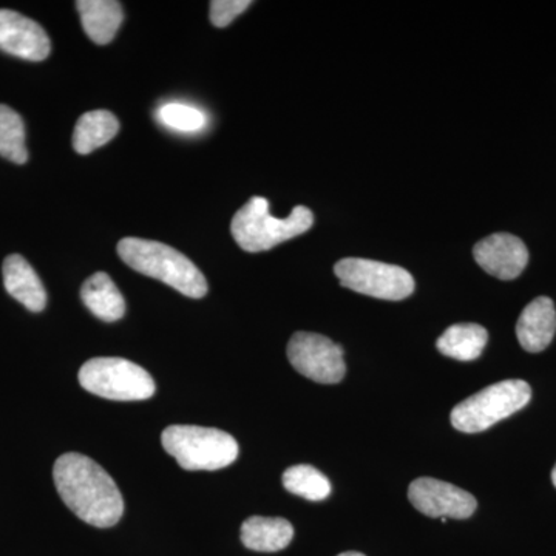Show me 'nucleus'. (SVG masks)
<instances>
[{"label":"nucleus","instance_id":"obj_1","mask_svg":"<svg viewBox=\"0 0 556 556\" xmlns=\"http://www.w3.org/2000/svg\"><path fill=\"white\" fill-rule=\"evenodd\" d=\"M54 484L65 506L87 525L108 529L124 514L118 485L108 471L80 453H65L54 463Z\"/></svg>","mask_w":556,"mask_h":556},{"label":"nucleus","instance_id":"obj_2","mask_svg":"<svg viewBox=\"0 0 556 556\" xmlns=\"http://www.w3.org/2000/svg\"><path fill=\"white\" fill-rule=\"evenodd\" d=\"M121 260L131 269L163 281L190 299L207 294V281L192 260L160 241L124 239L118 243Z\"/></svg>","mask_w":556,"mask_h":556},{"label":"nucleus","instance_id":"obj_3","mask_svg":"<svg viewBox=\"0 0 556 556\" xmlns=\"http://www.w3.org/2000/svg\"><path fill=\"white\" fill-rule=\"evenodd\" d=\"M314 225V215L308 207L295 206L285 218L274 217L269 212V201L263 197H252L233 215L230 232L237 244L247 252H265L277 244L308 232Z\"/></svg>","mask_w":556,"mask_h":556},{"label":"nucleus","instance_id":"obj_4","mask_svg":"<svg viewBox=\"0 0 556 556\" xmlns=\"http://www.w3.org/2000/svg\"><path fill=\"white\" fill-rule=\"evenodd\" d=\"M161 444L185 470H219L239 457L236 439L218 428L170 426L161 434Z\"/></svg>","mask_w":556,"mask_h":556},{"label":"nucleus","instance_id":"obj_5","mask_svg":"<svg viewBox=\"0 0 556 556\" xmlns=\"http://www.w3.org/2000/svg\"><path fill=\"white\" fill-rule=\"evenodd\" d=\"M530 399L532 388L525 380H503L457 404L450 419L457 431L481 433L525 408Z\"/></svg>","mask_w":556,"mask_h":556},{"label":"nucleus","instance_id":"obj_6","mask_svg":"<svg viewBox=\"0 0 556 556\" xmlns=\"http://www.w3.org/2000/svg\"><path fill=\"white\" fill-rule=\"evenodd\" d=\"M84 390L110 401H146L155 393V382L144 368L119 357H97L79 369Z\"/></svg>","mask_w":556,"mask_h":556},{"label":"nucleus","instance_id":"obj_7","mask_svg":"<svg viewBox=\"0 0 556 556\" xmlns=\"http://www.w3.org/2000/svg\"><path fill=\"white\" fill-rule=\"evenodd\" d=\"M340 285L369 298L399 302L415 291V278L401 266L367 258H343L336 263Z\"/></svg>","mask_w":556,"mask_h":556},{"label":"nucleus","instance_id":"obj_8","mask_svg":"<svg viewBox=\"0 0 556 556\" xmlns=\"http://www.w3.org/2000/svg\"><path fill=\"white\" fill-rule=\"evenodd\" d=\"M288 358L295 371L314 382L331 386L345 378L343 348L325 336L295 332L288 343Z\"/></svg>","mask_w":556,"mask_h":556},{"label":"nucleus","instance_id":"obj_9","mask_svg":"<svg viewBox=\"0 0 556 556\" xmlns=\"http://www.w3.org/2000/svg\"><path fill=\"white\" fill-rule=\"evenodd\" d=\"M408 500L430 518L467 519L477 510V497L459 486L434 478H417L409 484Z\"/></svg>","mask_w":556,"mask_h":556},{"label":"nucleus","instance_id":"obj_10","mask_svg":"<svg viewBox=\"0 0 556 556\" xmlns=\"http://www.w3.org/2000/svg\"><path fill=\"white\" fill-rule=\"evenodd\" d=\"M473 257L490 276L500 280H515L529 263V251L525 241L518 237L500 232L478 241L473 248Z\"/></svg>","mask_w":556,"mask_h":556},{"label":"nucleus","instance_id":"obj_11","mask_svg":"<svg viewBox=\"0 0 556 556\" xmlns=\"http://www.w3.org/2000/svg\"><path fill=\"white\" fill-rule=\"evenodd\" d=\"M0 50L21 60L39 62L49 58L51 43L38 22L16 11L0 10Z\"/></svg>","mask_w":556,"mask_h":556},{"label":"nucleus","instance_id":"obj_12","mask_svg":"<svg viewBox=\"0 0 556 556\" xmlns=\"http://www.w3.org/2000/svg\"><path fill=\"white\" fill-rule=\"evenodd\" d=\"M556 332V311L548 298H538L522 311L517 324L519 345L527 353H541L551 345Z\"/></svg>","mask_w":556,"mask_h":556},{"label":"nucleus","instance_id":"obj_13","mask_svg":"<svg viewBox=\"0 0 556 556\" xmlns=\"http://www.w3.org/2000/svg\"><path fill=\"white\" fill-rule=\"evenodd\" d=\"M3 285L11 298L16 299L31 313H40L47 306V292L30 263L13 254L3 262Z\"/></svg>","mask_w":556,"mask_h":556},{"label":"nucleus","instance_id":"obj_14","mask_svg":"<svg viewBox=\"0 0 556 556\" xmlns=\"http://www.w3.org/2000/svg\"><path fill=\"white\" fill-rule=\"evenodd\" d=\"M76 9L87 36L98 46L115 38L123 24V7L116 0H79Z\"/></svg>","mask_w":556,"mask_h":556},{"label":"nucleus","instance_id":"obj_15","mask_svg":"<svg viewBox=\"0 0 556 556\" xmlns=\"http://www.w3.org/2000/svg\"><path fill=\"white\" fill-rule=\"evenodd\" d=\"M80 298L90 313L104 321H116L126 314V302L112 277L97 273L84 281Z\"/></svg>","mask_w":556,"mask_h":556},{"label":"nucleus","instance_id":"obj_16","mask_svg":"<svg viewBox=\"0 0 556 556\" xmlns=\"http://www.w3.org/2000/svg\"><path fill=\"white\" fill-rule=\"evenodd\" d=\"M294 538L288 519L251 517L241 526V543L255 552L283 551Z\"/></svg>","mask_w":556,"mask_h":556},{"label":"nucleus","instance_id":"obj_17","mask_svg":"<svg viewBox=\"0 0 556 556\" xmlns=\"http://www.w3.org/2000/svg\"><path fill=\"white\" fill-rule=\"evenodd\" d=\"M119 121L108 110H93L84 113L73 134V149L79 155H89L93 150L108 144L118 135Z\"/></svg>","mask_w":556,"mask_h":556},{"label":"nucleus","instance_id":"obj_18","mask_svg":"<svg viewBox=\"0 0 556 556\" xmlns=\"http://www.w3.org/2000/svg\"><path fill=\"white\" fill-rule=\"evenodd\" d=\"M486 329L477 324H457L445 329L438 339L437 348L444 356L460 362L475 361L481 356L486 345Z\"/></svg>","mask_w":556,"mask_h":556},{"label":"nucleus","instance_id":"obj_19","mask_svg":"<svg viewBox=\"0 0 556 556\" xmlns=\"http://www.w3.org/2000/svg\"><path fill=\"white\" fill-rule=\"evenodd\" d=\"M285 489L292 495L308 501H325L331 495L332 486L329 479L313 466L300 464L289 467L281 478Z\"/></svg>","mask_w":556,"mask_h":556},{"label":"nucleus","instance_id":"obj_20","mask_svg":"<svg viewBox=\"0 0 556 556\" xmlns=\"http://www.w3.org/2000/svg\"><path fill=\"white\" fill-rule=\"evenodd\" d=\"M0 156L14 164H25L28 160L24 121L3 104H0Z\"/></svg>","mask_w":556,"mask_h":556},{"label":"nucleus","instance_id":"obj_21","mask_svg":"<svg viewBox=\"0 0 556 556\" xmlns=\"http://www.w3.org/2000/svg\"><path fill=\"white\" fill-rule=\"evenodd\" d=\"M156 118L167 129L182 131V134L203 130L207 124L206 115L200 109L188 104H179V102L161 105L159 112H156Z\"/></svg>","mask_w":556,"mask_h":556},{"label":"nucleus","instance_id":"obj_22","mask_svg":"<svg viewBox=\"0 0 556 556\" xmlns=\"http://www.w3.org/2000/svg\"><path fill=\"white\" fill-rule=\"evenodd\" d=\"M251 5V0H214L211 2V22L218 28L228 27Z\"/></svg>","mask_w":556,"mask_h":556},{"label":"nucleus","instance_id":"obj_23","mask_svg":"<svg viewBox=\"0 0 556 556\" xmlns=\"http://www.w3.org/2000/svg\"><path fill=\"white\" fill-rule=\"evenodd\" d=\"M338 556H367V555H364V554H361V552H343V554H340Z\"/></svg>","mask_w":556,"mask_h":556},{"label":"nucleus","instance_id":"obj_24","mask_svg":"<svg viewBox=\"0 0 556 556\" xmlns=\"http://www.w3.org/2000/svg\"><path fill=\"white\" fill-rule=\"evenodd\" d=\"M552 482H554V485L556 486V466L554 467V470H552Z\"/></svg>","mask_w":556,"mask_h":556}]
</instances>
